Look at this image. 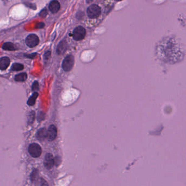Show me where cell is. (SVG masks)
<instances>
[{
    "label": "cell",
    "mask_w": 186,
    "mask_h": 186,
    "mask_svg": "<svg viewBox=\"0 0 186 186\" xmlns=\"http://www.w3.org/2000/svg\"><path fill=\"white\" fill-rule=\"evenodd\" d=\"M28 151L30 155L32 157L38 158L41 155L42 149L41 148L39 144L36 143H33L29 146Z\"/></svg>",
    "instance_id": "6da1fadb"
},
{
    "label": "cell",
    "mask_w": 186,
    "mask_h": 186,
    "mask_svg": "<svg viewBox=\"0 0 186 186\" xmlns=\"http://www.w3.org/2000/svg\"><path fill=\"white\" fill-rule=\"evenodd\" d=\"M75 60L74 56L68 55L64 59L62 63V67L64 71H70L74 67Z\"/></svg>",
    "instance_id": "7a4b0ae2"
},
{
    "label": "cell",
    "mask_w": 186,
    "mask_h": 186,
    "mask_svg": "<svg viewBox=\"0 0 186 186\" xmlns=\"http://www.w3.org/2000/svg\"><path fill=\"white\" fill-rule=\"evenodd\" d=\"M87 14L89 18L92 19L97 18L101 14V8L99 5H90L87 9Z\"/></svg>",
    "instance_id": "3957f363"
},
{
    "label": "cell",
    "mask_w": 186,
    "mask_h": 186,
    "mask_svg": "<svg viewBox=\"0 0 186 186\" xmlns=\"http://www.w3.org/2000/svg\"><path fill=\"white\" fill-rule=\"evenodd\" d=\"M86 35V30L82 26H78L73 31L72 37L76 41H81L84 38Z\"/></svg>",
    "instance_id": "277c9868"
},
{
    "label": "cell",
    "mask_w": 186,
    "mask_h": 186,
    "mask_svg": "<svg viewBox=\"0 0 186 186\" xmlns=\"http://www.w3.org/2000/svg\"><path fill=\"white\" fill-rule=\"evenodd\" d=\"M26 44L30 48H33L37 46L39 43V39L38 37L34 35L31 34L28 35L26 38Z\"/></svg>",
    "instance_id": "5b68a950"
},
{
    "label": "cell",
    "mask_w": 186,
    "mask_h": 186,
    "mask_svg": "<svg viewBox=\"0 0 186 186\" xmlns=\"http://www.w3.org/2000/svg\"><path fill=\"white\" fill-rule=\"evenodd\" d=\"M57 135V129L54 125H52L49 127L47 130V139L50 141H54Z\"/></svg>",
    "instance_id": "8992f818"
},
{
    "label": "cell",
    "mask_w": 186,
    "mask_h": 186,
    "mask_svg": "<svg viewBox=\"0 0 186 186\" xmlns=\"http://www.w3.org/2000/svg\"><path fill=\"white\" fill-rule=\"evenodd\" d=\"M54 165V159L51 153H47L44 159V166L47 169H51Z\"/></svg>",
    "instance_id": "52a82bcc"
},
{
    "label": "cell",
    "mask_w": 186,
    "mask_h": 186,
    "mask_svg": "<svg viewBox=\"0 0 186 186\" xmlns=\"http://www.w3.org/2000/svg\"><path fill=\"white\" fill-rule=\"evenodd\" d=\"M61 7V5L58 1L54 0L51 1L49 5V8L51 12L52 13H56L58 12Z\"/></svg>",
    "instance_id": "ba28073f"
},
{
    "label": "cell",
    "mask_w": 186,
    "mask_h": 186,
    "mask_svg": "<svg viewBox=\"0 0 186 186\" xmlns=\"http://www.w3.org/2000/svg\"><path fill=\"white\" fill-rule=\"evenodd\" d=\"M10 59L8 57H2L0 59V69L5 70L10 64Z\"/></svg>",
    "instance_id": "9c48e42d"
},
{
    "label": "cell",
    "mask_w": 186,
    "mask_h": 186,
    "mask_svg": "<svg viewBox=\"0 0 186 186\" xmlns=\"http://www.w3.org/2000/svg\"><path fill=\"white\" fill-rule=\"evenodd\" d=\"M47 137V130L45 128H41L37 133V138L39 140H43Z\"/></svg>",
    "instance_id": "30bf717a"
},
{
    "label": "cell",
    "mask_w": 186,
    "mask_h": 186,
    "mask_svg": "<svg viewBox=\"0 0 186 186\" xmlns=\"http://www.w3.org/2000/svg\"><path fill=\"white\" fill-rule=\"evenodd\" d=\"M38 96V92H34L33 94L31 96V97H30V98L28 99L27 101V104L30 106H32L33 105L35 104L36 99L37 98V97Z\"/></svg>",
    "instance_id": "8fae6325"
},
{
    "label": "cell",
    "mask_w": 186,
    "mask_h": 186,
    "mask_svg": "<svg viewBox=\"0 0 186 186\" xmlns=\"http://www.w3.org/2000/svg\"><path fill=\"white\" fill-rule=\"evenodd\" d=\"M2 49L3 50H7V51H13V50H15L16 49L14 45L10 42H7V43L3 44Z\"/></svg>",
    "instance_id": "7c38bea8"
},
{
    "label": "cell",
    "mask_w": 186,
    "mask_h": 186,
    "mask_svg": "<svg viewBox=\"0 0 186 186\" xmlns=\"http://www.w3.org/2000/svg\"><path fill=\"white\" fill-rule=\"evenodd\" d=\"M27 78V75L25 73L18 74L15 77V80L16 82H24Z\"/></svg>",
    "instance_id": "4fadbf2b"
},
{
    "label": "cell",
    "mask_w": 186,
    "mask_h": 186,
    "mask_svg": "<svg viewBox=\"0 0 186 186\" xmlns=\"http://www.w3.org/2000/svg\"><path fill=\"white\" fill-rule=\"evenodd\" d=\"M65 42H61V43L59 44L57 49V52L59 54H62L63 53H64V51L66 50V44L64 43Z\"/></svg>",
    "instance_id": "5bb4252c"
},
{
    "label": "cell",
    "mask_w": 186,
    "mask_h": 186,
    "mask_svg": "<svg viewBox=\"0 0 186 186\" xmlns=\"http://www.w3.org/2000/svg\"><path fill=\"white\" fill-rule=\"evenodd\" d=\"M23 69V66L22 64L15 63L13 64L11 68V70L13 71H20Z\"/></svg>",
    "instance_id": "9a60e30c"
},
{
    "label": "cell",
    "mask_w": 186,
    "mask_h": 186,
    "mask_svg": "<svg viewBox=\"0 0 186 186\" xmlns=\"http://www.w3.org/2000/svg\"><path fill=\"white\" fill-rule=\"evenodd\" d=\"M35 119V112L34 111H32L30 112V115L28 116V123L32 124L33 123Z\"/></svg>",
    "instance_id": "2e32d148"
},
{
    "label": "cell",
    "mask_w": 186,
    "mask_h": 186,
    "mask_svg": "<svg viewBox=\"0 0 186 186\" xmlns=\"http://www.w3.org/2000/svg\"><path fill=\"white\" fill-rule=\"evenodd\" d=\"M32 89L33 91H37L39 89V83L37 81H35L33 82L32 86Z\"/></svg>",
    "instance_id": "e0dca14e"
},
{
    "label": "cell",
    "mask_w": 186,
    "mask_h": 186,
    "mask_svg": "<svg viewBox=\"0 0 186 186\" xmlns=\"http://www.w3.org/2000/svg\"><path fill=\"white\" fill-rule=\"evenodd\" d=\"M117 1H121V0H117Z\"/></svg>",
    "instance_id": "ac0fdd59"
}]
</instances>
